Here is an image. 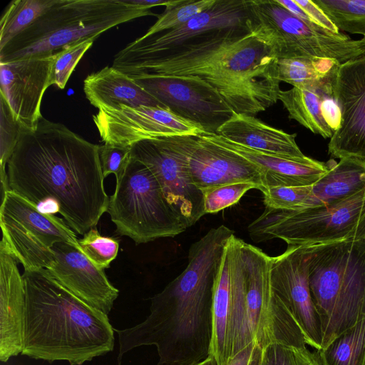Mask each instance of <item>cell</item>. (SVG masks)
Listing matches in <instances>:
<instances>
[{
    "label": "cell",
    "mask_w": 365,
    "mask_h": 365,
    "mask_svg": "<svg viewBox=\"0 0 365 365\" xmlns=\"http://www.w3.org/2000/svg\"><path fill=\"white\" fill-rule=\"evenodd\" d=\"M195 365H218L216 360L212 357L210 356L207 359L195 364Z\"/></svg>",
    "instance_id": "7bdbcfd3"
},
{
    "label": "cell",
    "mask_w": 365,
    "mask_h": 365,
    "mask_svg": "<svg viewBox=\"0 0 365 365\" xmlns=\"http://www.w3.org/2000/svg\"><path fill=\"white\" fill-rule=\"evenodd\" d=\"M98 152L104 178L114 174L118 180L131 158V148L104 143L99 145Z\"/></svg>",
    "instance_id": "74e56055"
},
{
    "label": "cell",
    "mask_w": 365,
    "mask_h": 365,
    "mask_svg": "<svg viewBox=\"0 0 365 365\" xmlns=\"http://www.w3.org/2000/svg\"><path fill=\"white\" fill-rule=\"evenodd\" d=\"M217 0H175L158 15L145 35H153L179 27L211 7Z\"/></svg>",
    "instance_id": "4dcf8cb0"
},
{
    "label": "cell",
    "mask_w": 365,
    "mask_h": 365,
    "mask_svg": "<svg viewBox=\"0 0 365 365\" xmlns=\"http://www.w3.org/2000/svg\"><path fill=\"white\" fill-rule=\"evenodd\" d=\"M188 168L194 185L202 191L237 182L264 188L262 173L244 157L198 135H187Z\"/></svg>",
    "instance_id": "ac0fdd59"
},
{
    "label": "cell",
    "mask_w": 365,
    "mask_h": 365,
    "mask_svg": "<svg viewBox=\"0 0 365 365\" xmlns=\"http://www.w3.org/2000/svg\"><path fill=\"white\" fill-rule=\"evenodd\" d=\"M175 115L217 134L234 111L209 84L195 76H147L133 79Z\"/></svg>",
    "instance_id": "7c38bea8"
},
{
    "label": "cell",
    "mask_w": 365,
    "mask_h": 365,
    "mask_svg": "<svg viewBox=\"0 0 365 365\" xmlns=\"http://www.w3.org/2000/svg\"><path fill=\"white\" fill-rule=\"evenodd\" d=\"M107 212L117 234L131 238L136 245L173 237L187 229L154 175L132 157L116 180Z\"/></svg>",
    "instance_id": "52a82bcc"
},
{
    "label": "cell",
    "mask_w": 365,
    "mask_h": 365,
    "mask_svg": "<svg viewBox=\"0 0 365 365\" xmlns=\"http://www.w3.org/2000/svg\"><path fill=\"white\" fill-rule=\"evenodd\" d=\"M125 3L133 4L141 8L150 9L153 7L165 6V7L173 4L175 0H123Z\"/></svg>",
    "instance_id": "b9f144b4"
},
{
    "label": "cell",
    "mask_w": 365,
    "mask_h": 365,
    "mask_svg": "<svg viewBox=\"0 0 365 365\" xmlns=\"http://www.w3.org/2000/svg\"><path fill=\"white\" fill-rule=\"evenodd\" d=\"M155 16L123 0H57L29 27L0 49V62L52 56L129 21Z\"/></svg>",
    "instance_id": "8992f818"
},
{
    "label": "cell",
    "mask_w": 365,
    "mask_h": 365,
    "mask_svg": "<svg viewBox=\"0 0 365 365\" xmlns=\"http://www.w3.org/2000/svg\"><path fill=\"white\" fill-rule=\"evenodd\" d=\"M93 120L105 143L127 148L144 140L205 133L196 124L163 107H102L93 115Z\"/></svg>",
    "instance_id": "4fadbf2b"
},
{
    "label": "cell",
    "mask_w": 365,
    "mask_h": 365,
    "mask_svg": "<svg viewBox=\"0 0 365 365\" xmlns=\"http://www.w3.org/2000/svg\"><path fill=\"white\" fill-rule=\"evenodd\" d=\"M55 263L48 269L53 278L76 296L108 314L119 291L110 284L104 270L96 267L77 247L56 243Z\"/></svg>",
    "instance_id": "d6986e66"
},
{
    "label": "cell",
    "mask_w": 365,
    "mask_h": 365,
    "mask_svg": "<svg viewBox=\"0 0 365 365\" xmlns=\"http://www.w3.org/2000/svg\"><path fill=\"white\" fill-rule=\"evenodd\" d=\"M312 185L273 187L262 191L266 207L277 210H301L311 195Z\"/></svg>",
    "instance_id": "8d00e7d4"
},
{
    "label": "cell",
    "mask_w": 365,
    "mask_h": 365,
    "mask_svg": "<svg viewBox=\"0 0 365 365\" xmlns=\"http://www.w3.org/2000/svg\"><path fill=\"white\" fill-rule=\"evenodd\" d=\"M262 349L255 343H251L233 356L227 365H258Z\"/></svg>",
    "instance_id": "ab89813d"
},
{
    "label": "cell",
    "mask_w": 365,
    "mask_h": 365,
    "mask_svg": "<svg viewBox=\"0 0 365 365\" xmlns=\"http://www.w3.org/2000/svg\"><path fill=\"white\" fill-rule=\"evenodd\" d=\"M217 134L230 142L255 150L292 159L307 158L296 143V133L289 134L271 127L253 115L234 112L218 129Z\"/></svg>",
    "instance_id": "7402d4cb"
},
{
    "label": "cell",
    "mask_w": 365,
    "mask_h": 365,
    "mask_svg": "<svg viewBox=\"0 0 365 365\" xmlns=\"http://www.w3.org/2000/svg\"><path fill=\"white\" fill-rule=\"evenodd\" d=\"M339 30L365 34V0H313Z\"/></svg>",
    "instance_id": "f546056e"
},
{
    "label": "cell",
    "mask_w": 365,
    "mask_h": 365,
    "mask_svg": "<svg viewBox=\"0 0 365 365\" xmlns=\"http://www.w3.org/2000/svg\"><path fill=\"white\" fill-rule=\"evenodd\" d=\"M112 66L132 79L197 77L235 113L253 116L276 103L281 91L278 58L249 27L210 31L162 52L113 60Z\"/></svg>",
    "instance_id": "7a4b0ae2"
},
{
    "label": "cell",
    "mask_w": 365,
    "mask_h": 365,
    "mask_svg": "<svg viewBox=\"0 0 365 365\" xmlns=\"http://www.w3.org/2000/svg\"><path fill=\"white\" fill-rule=\"evenodd\" d=\"M340 123L328 144L336 158L365 162V55L340 65L334 86Z\"/></svg>",
    "instance_id": "9a60e30c"
},
{
    "label": "cell",
    "mask_w": 365,
    "mask_h": 365,
    "mask_svg": "<svg viewBox=\"0 0 365 365\" xmlns=\"http://www.w3.org/2000/svg\"><path fill=\"white\" fill-rule=\"evenodd\" d=\"M20 123L16 120L4 98L0 94V180L1 197L7 191L9 186L6 165L17 144Z\"/></svg>",
    "instance_id": "1f68e13d"
},
{
    "label": "cell",
    "mask_w": 365,
    "mask_h": 365,
    "mask_svg": "<svg viewBox=\"0 0 365 365\" xmlns=\"http://www.w3.org/2000/svg\"><path fill=\"white\" fill-rule=\"evenodd\" d=\"M307 250L323 349L365 315V243L347 239Z\"/></svg>",
    "instance_id": "5b68a950"
},
{
    "label": "cell",
    "mask_w": 365,
    "mask_h": 365,
    "mask_svg": "<svg viewBox=\"0 0 365 365\" xmlns=\"http://www.w3.org/2000/svg\"><path fill=\"white\" fill-rule=\"evenodd\" d=\"M26 320L22 355L82 365L114 347L107 314L86 303L46 269L24 270Z\"/></svg>",
    "instance_id": "277c9868"
},
{
    "label": "cell",
    "mask_w": 365,
    "mask_h": 365,
    "mask_svg": "<svg viewBox=\"0 0 365 365\" xmlns=\"http://www.w3.org/2000/svg\"><path fill=\"white\" fill-rule=\"evenodd\" d=\"M340 65L331 58H281L278 59L279 78L293 87L321 91L334 97Z\"/></svg>",
    "instance_id": "d4e9b609"
},
{
    "label": "cell",
    "mask_w": 365,
    "mask_h": 365,
    "mask_svg": "<svg viewBox=\"0 0 365 365\" xmlns=\"http://www.w3.org/2000/svg\"><path fill=\"white\" fill-rule=\"evenodd\" d=\"M352 240L354 241L365 243V192Z\"/></svg>",
    "instance_id": "60d3db41"
},
{
    "label": "cell",
    "mask_w": 365,
    "mask_h": 365,
    "mask_svg": "<svg viewBox=\"0 0 365 365\" xmlns=\"http://www.w3.org/2000/svg\"><path fill=\"white\" fill-rule=\"evenodd\" d=\"M52 56L0 62V91L14 118L26 128L35 129L43 117L41 106L49 87Z\"/></svg>",
    "instance_id": "e0dca14e"
},
{
    "label": "cell",
    "mask_w": 365,
    "mask_h": 365,
    "mask_svg": "<svg viewBox=\"0 0 365 365\" xmlns=\"http://www.w3.org/2000/svg\"><path fill=\"white\" fill-rule=\"evenodd\" d=\"M1 240L24 270L49 269L55 263L53 246L64 242L80 250L75 232L63 219L41 211L13 190L1 198Z\"/></svg>",
    "instance_id": "9c48e42d"
},
{
    "label": "cell",
    "mask_w": 365,
    "mask_h": 365,
    "mask_svg": "<svg viewBox=\"0 0 365 365\" xmlns=\"http://www.w3.org/2000/svg\"><path fill=\"white\" fill-rule=\"evenodd\" d=\"M359 41H360L361 44L365 48V34L363 36V38H361Z\"/></svg>",
    "instance_id": "ee69618b"
},
{
    "label": "cell",
    "mask_w": 365,
    "mask_h": 365,
    "mask_svg": "<svg viewBox=\"0 0 365 365\" xmlns=\"http://www.w3.org/2000/svg\"><path fill=\"white\" fill-rule=\"evenodd\" d=\"M270 284L298 323L307 344L320 350L322 327L309 287L307 246H287L282 254L272 257Z\"/></svg>",
    "instance_id": "5bb4252c"
},
{
    "label": "cell",
    "mask_w": 365,
    "mask_h": 365,
    "mask_svg": "<svg viewBox=\"0 0 365 365\" xmlns=\"http://www.w3.org/2000/svg\"><path fill=\"white\" fill-rule=\"evenodd\" d=\"M318 351L324 365H365V315Z\"/></svg>",
    "instance_id": "83f0119b"
},
{
    "label": "cell",
    "mask_w": 365,
    "mask_h": 365,
    "mask_svg": "<svg viewBox=\"0 0 365 365\" xmlns=\"http://www.w3.org/2000/svg\"><path fill=\"white\" fill-rule=\"evenodd\" d=\"M241 250L245 313L252 341L262 349L273 343L307 345L298 323L272 289V257L242 240Z\"/></svg>",
    "instance_id": "30bf717a"
},
{
    "label": "cell",
    "mask_w": 365,
    "mask_h": 365,
    "mask_svg": "<svg viewBox=\"0 0 365 365\" xmlns=\"http://www.w3.org/2000/svg\"><path fill=\"white\" fill-rule=\"evenodd\" d=\"M319 29L334 34L341 32L325 13L312 0H294Z\"/></svg>",
    "instance_id": "f35d334b"
},
{
    "label": "cell",
    "mask_w": 365,
    "mask_h": 365,
    "mask_svg": "<svg viewBox=\"0 0 365 365\" xmlns=\"http://www.w3.org/2000/svg\"><path fill=\"white\" fill-rule=\"evenodd\" d=\"M98 149L43 117L34 130L21 126L6 165L10 190L43 212H59L75 232L84 235L108 207Z\"/></svg>",
    "instance_id": "6da1fadb"
},
{
    "label": "cell",
    "mask_w": 365,
    "mask_h": 365,
    "mask_svg": "<svg viewBox=\"0 0 365 365\" xmlns=\"http://www.w3.org/2000/svg\"><path fill=\"white\" fill-rule=\"evenodd\" d=\"M327 164L328 171L312 185L311 195L301 210L334 205L365 190L364 161L349 157L338 163L330 160Z\"/></svg>",
    "instance_id": "cb8c5ba5"
},
{
    "label": "cell",
    "mask_w": 365,
    "mask_h": 365,
    "mask_svg": "<svg viewBox=\"0 0 365 365\" xmlns=\"http://www.w3.org/2000/svg\"><path fill=\"white\" fill-rule=\"evenodd\" d=\"M365 190L331 206L299 210L266 207L248 226L251 239L257 242L280 239L287 246H309L352 239L361 208Z\"/></svg>",
    "instance_id": "ba28073f"
},
{
    "label": "cell",
    "mask_w": 365,
    "mask_h": 365,
    "mask_svg": "<svg viewBox=\"0 0 365 365\" xmlns=\"http://www.w3.org/2000/svg\"><path fill=\"white\" fill-rule=\"evenodd\" d=\"M251 189H258V187L252 182H242L220 185L202 191L205 213H216L236 204Z\"/></svg>",
    "instance_id": "d590c367"
},
{
    "label": "cell",
    "mask_w": 365,
    "mask_h": 365,
    "mask_svg": "<svg viewBox=\"0 0 365 365\" xmlns=\"http://www.w3.org/2000/svg\"><path fill=\"white\" fill-rule=\"evenodd\" d=\"M83 91L90 103L98 109L115 108L120 105L165 108L133 79L113 66L90 73L83 81Z\"/></svg>",
    "instance_id": "603a6c76"
},
{
    "label": "cell",
    "mask_w": 365,
    "mask_h": 365,
    "mask_svg": "<svg viewBox=\"0 0 365 365\" xmlns=\"http://www.w3.org/2000/svg\"><path fill=\"white\" fill-rule=\"evenodd\" d=\"M233 230L210 229L190 246L184 271L151 299L150 313L141 323L114 331L120 361L141 346L155 345L157 365H195L211 356L215 280L225 247Z\"/></svg>",
    "instance_id": "3957f363"
},
{
    "label": "cell",
    "mask_w": 365,
    "mask_h": 365,
    "mask_svg": "<svg viewBox=\"0 0 365 365\" xmlns=\"http://www.w3.org/2000/svg\"><path fill=\"white\" fill-rule=\"evenodd\" d=\"M57 0H14L4 10L0 21V49L29 27Z\"/></svg>",
    "instance_id": "f1b7e54d"
},
{
    "label": "cell",
    "mask_w": 365,
    "mask_h": 365,
    "mask_svg": "<svg viewBox=\"0 0 365 365\" xmlns=\"http://www.w3.org/2000/svg\"><path fill=\"white\" fill-rule=\"evenodd\" d=\"M80 250L98 269L110 267L115 259L119 249L118 240L102 236L96 227L89 230L78 240Z\"/></svg>",
    "instance_id": "836d02e7"
},
{
    "label": "cell",
    "mask_w": 365,
    "mask_h": 365,
    "mask_svg": "<svg viewBox=\"0 0 365 365\" xmlns=\"http://www.w3.org/2000/svg\"><path fill=\"white\" fill-rule=\"evenodd\" d=\"M328 96L321 91L292 87L287 91H280L278 100L287 110L289 119L297 121L324 138H331L334 131L324 113V102Z\"/></svg>",
    "instance_id": "4316f807"
},
{
    "label": "cell",
    "mask_w": 365,
    "mask_h": 365,
    "mask_svg": "<svg viewBox=\"0 0 365 365\" xmlns=\"http://www.w3.org/2000/svg\"><path fill=\"white\" fill-rule=\"evenodd\" d=\"M131 157L154 175L187 228L205 215L203 194L194 185L189 171L187 135L140 141L131 147Z\"/></svg>",
    "instance_id": "8fae6325"
},
{
    "label": "cell",
    "mask_w": 365,
    "mask_h": 365,
    "mask_svg": "<svg viewBox=\"0 0 365 365\" xmlns=\"http://www.w3.org/2000/svg\"><path fill=\"white\" fill-rule=\"evenodd\" d=\"M248 0H217L186 24L161 33L136 38L118 51L114 60H125L162 52L200 34L218 29L249 27Z\"/></svg>",
    "instance_id": "2e32d148"
},
{
    "label": "cell",
    "mask_w": 365,
    "mask_h": 365,
    "mask_svg": "<svg viewBox=\"0 0 365 365\" xmlns=\"http://www.w3.org/2000/svg\"><path fill=\"white\" fill-rule=\"evenodd\" d=\"M258 365H324L318 350L273 343L262 349Z\"/></svg>",
    "instance_id": "d6a6232c"
},
{
    "label": "cell",
    "mask_w": 365,
    "mask_h": 365,
    "mask_svg": "<svg viewBox=\"0 0 365 365\" xmlns=\"http://www.w3.org/2000/svg\"><path fill=\"white\" fill-rule=\"evenodd\" d=\"M200 135L255 164L262 173V190L273 187L312 185L329 170L327 163L309 157L303 160L288 158L244 147L217 134L202 133Z\"/></svg>",
    "instance_id": "44dd1931"
},
{
    "label": "cell",
    "mask_w": 365,
    "mask_h": 365,
    "mask_svg": "<svg viewBox=\"0 0 365 365\" xmlns=\"http://www.w3.org/2000/svg\"><path fill=\"white\" fill-rule=\"evenodd\" d=\"M26 320V291L16 259L0 243V360L21 354Z\"/></svg>",
    "instance_id": "ffe728a7"
},
{
    "label": "cell",
    "mask_w": 365,
    "mask_h": 365,
    "mask_svg": "<svg viewBox=\"0 0 365 365\" xmlns=\"http://www.w3.org/2000/svg\"><path fill=\"white\" fill-rule=\"evenodd\" d=\"M96 38H91L66 46L53 54L49 86L63 89L84 53L91 47Z\"/></svg>",
    "instance_id": "e575fe53"
},
{
    "label": "cell",
    "mask_w": 365,
    "mask_h": 365,
    "mask_svg": "<svg viewBox=\"0 0 365 365\" xmlns=\"http://www.w3.org/2000/svg\"><path fill=\"white\" fill-rule=\"evenodd\" d=\"M230 302V274L226 245L215 280L212 302L213 335L211 356L216 360L218 365H227L232 358Z\"/></svg>",
    "instance_id": "484cf974"
}]
</instances>
